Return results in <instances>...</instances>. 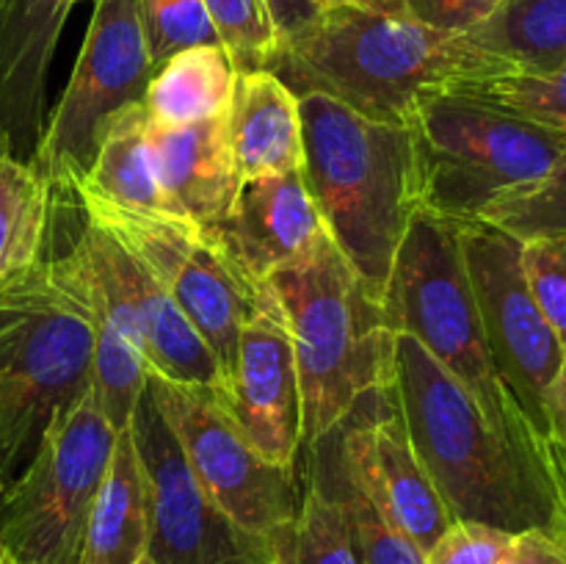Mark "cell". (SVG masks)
<instances>
[{
  "label": "cell",
  "mask_w": 566,
  "mask_h": 564,
  "mask_svg": "<svg viewBox=\"0 0 566 564\" xmlns=\"http://www.w3.org/2000/svg\"><path fill=\"white\" fill-rule=\"evenodd\" d=\"M387 382L409 442L453 523H484L506 534L531 529L558 534L547 470L503 440L473 396L412 335L392 332Z\"/></svg>",
  "instance_id": "cell-1"
},
{
  "label": "cell",
  "mask_w": 566,
  "mask_h": 564,
  "mask_svg": "<svg viewBox=\"0 0 566 564\" xmlns=\"http://www.w3.org/2000/svg\"><path fill=\"white\" fill-rule=\"evenodd\" d=\"M302 177L337 249L381 302L392 258L418 210L407 125L363 116L321 92H302Z\"/></svg>",
  "instance_id": "cell-2"
},
{
  "label": "cell",
  "mask_w": 566,
  "mask_h": 564,
  "mask_svg": "<svg viewBox=\"0 0 566 564\" xmlns=\"http://www.w3.org/2000/svg\"><path fill=\"white\" fill-rule=\"evenodd\" d=\"M296 94L321 92L363 116L407 125L420 94L490 81L495 70L459 33L412 17L329 3L269 66Z\"/></svg>",
  "instance_id": "cell-3"
},
{
  "label": "cell",
  "mask_w": 566,
  "mask_h": 564,
  "mask_svg": "<svg viewBox=\"0 0 566 564\" xmlns=\"http://www.w3.org/2000/svg\"><path fill=\"white\" fill-rule=\"evenodd\" d=\"M265 288L280 304L302 382V448L318 446L390 370L392 332L381 302L326 236Z\"/></svg>",
  "instance_id": "cell-4"
},
{
  "label": "cell",
  "mask_w": 566,
  "mask_h": 564,
  "mask_svg": "<svg viewBox=\"0 0 566 564\" xmlns=\"http://www.w3.org/2000/svg\"><path fill=\"white\" fill-rule=\"evenodd\" d=\"M390 332L412 335L464 390L492 429L523 457L545 468V446L486 348L479 307L464 269L459 221L418 208L409 219L381 293ZM547 470V468H545Z\"/></svg>",
  "instance_id": "cell-5"
},
{
  "label": "cell",
  "mask_w": 566,
  "mask_h": 564,
  "mask_svg": "<svg viewBox=\"0 0 566 564\" xmlns=\"http://www.w3.org/2000/svg\"><path fill=\"white\" fill-rule=\"evenodd\" d=\"M50 208L42 258L92 313L119 326L142 352L149 374L224 396L219 365L153 271L99 227L75 191L70 171L48 177Z\"/></svg>",
  "instance_id": "cell-6"
},
{
  "label": "cell",
  "mask_w": 566,
  "mask_h": 564,
  "mask_svg": "<svg viewBox=\"0 0 566 564\" xmlns=\"http://www.w3.org/2000/svg\"><path fill=\"white\" fill-rule=\"evenodd\" d=\"M94 318L44 258L0 288V473L31 462L44 429L92 387Z\"/></svg>",
  "instance_id": "cell-7"
},
{
  "label": "cell",
  "mask_w": 566,
  "mask_h": 564,
  "mask_svg": "<svg viewBox=\"0 0 566 564\" xmlns=\"http://www.w3.org/2000/svg\"><path fill=\"white\" fill-rule=\"evenodd\" d=\"M418 208L448 221H479L497 197L539 180L566 155L564 133L464 94H420L407 122Z\"/></svg>",
  "instance_id": "cell-8"
},
{
  "label": "cell",
  "mask_w": 566,
  "mask_h": 564,
  "mask_svg": "<svg viewBox=\"0 0 566 564\" xmlns=\"http://www.w3.org/2000/svg\"><path fill=\"white\" fill-rule=\"evenodd\" d=\"M64 171L72 175L86 213L153 271L155 280L199 332L219 365L224 401L235 376L241 330L271 302L269 288L254 282L241 269L216 232L182 216L122 208L88 191L81 171Z\"/></svg>",
  "instance_id": "cell-9"
},
{
  "label": "cell",
  "mask_w": 566,
  "mask_h": 564,
  "mask_svg": "<svg viewBox=\"0 0 566 564\" xmlns=\"http://www.w3.org/2000/svg\"><path fill=\"white\" fill-rule=\"evenodd\" d=\"M116 431L88 387L44 429L31 462L0 495L9 564H81L88 514Z\"/></svg>",
  "instance_id": "cell-10"
},
{
  "label": "cell",
  "mask_w": 566,
  "mask_h": 564,
  "mask_svg": "<svg viewBox=\"0 0 566 564\" xmlns=\"http://www.w3.org/2000/svg\"><path fill=\"white\" fill-rule=\"evenodd\" d=\"M147 390L205 492L243 531L263 540L282 564H293V534L302 503L296 470L265 459L210 387L149 374Z\"/></svg>",
  "instance_id": "cell-11"
},
{
  "label": "cell",
  "mask_w": 566,
  "mask_h": 564,
  "mask_svg": "<svg viewBox=\"0 0 566 564\" xmlns=\"http://www.w3.org/2000/svg\"><path fill=\"white\" fill-rule=\"evenodd\" d=\"M459 243L495 370L545 440V401L566 352L525 280L523 243L486 221H459Z\"/></svg>",
  "instance_id": "cell-12"
},
{
  "label": "cell",
  "mask_w": 566,
  "mask_h": 564,
  "mask_svg": "<svg viewBox=\"0 0 566 564\" xmlns=\"http://www.w3.org/2000/svg\"><path fill=\"white\" fill-rule=\"evenodd\" d=\"M94 14L77 53L70 83L28 160L53 177L64 169L86 171L103 122L125 105L144 103L155 75L142 0H94Z\"/></svg>",
  "instance_id": "cell-13"
},
{
  "label": "cell",
  "mask_w": 566,
  "mask_h": 564,
  "mask_svg": "<svg viewBox=\"0 0 566 564\" xmlns=\"http://www.w3.org/2000/svg\"><path fill=\"white\" fill-rule=\"evenodd\" d=\"M130 431L147 473V556L155 564H282L263 540L243 531L205 492L147 387Z\"/></svg>",
  "instance_id": "cell-14"
},
{
  "label": "cell",
  "mask_w": 566,
  "mask_h": 564,
  "mask_svg": "<svg viewBox=\"0 0 566 564\" xmlns=\"http://www.w3.org/2000/svg\"><path fill=\"white\" fill-rule=\"evenodd\" d=\"M332 431L352 473L385 506L392 523L420 551L429 553L451 529L453 518L409 442L390 382L385 379L376 390L365 393L348 418Z\"/></svg>",
  "instance_id": "cell-15"
},
{
  "label": "cell",
  "mask_w": 566,
  "mask_h": 564,
  "mask_svg": "<svg viewBox=\"0 0 566 564\" xmlns=\"http://www.w3.org/2000/svg\"><path fill=\"white\" fill-rule=\"evenodd\" d=\"M224 407L265 459L296 470L302 453V382L291 332L274 296L243 324Z\"/></svg>",
  "instance_id": "cell-16"
},
{
  "label": "cell",
  "mask_w": 566,
  "mask_h": 564,
  "mask_svg": "<svg viewBox=\"0 0 566 564\" xmlns=\"http://www.w3.org/2000/svg\"><path fill=\"white\" fill-rule=\"evenodd\" d=\"M210 232L260 285L276 271L310 258L326 238L302 169L243 180L227 219Z\"/></svg>",
  "instance_id": "cell-17"
},
{
  "label": "cell",
  "mask_w": 566,
  "mask_h": 564,
  "mask_svg": "<svg viewBox=\"0 0 566 564\" xmlns=\"http://www.w3.org/2000/svg\"><path fill=\"white\" fill-rule=\"evenodd\" d=\"M70 0H6L0 14V142L31 158L44 130V88Z\"/></svg>",
  "instance_id": "cell-18"
},
{
  "label": "cell",
  "mask_w": 566,
  "mask_h": 564,
  "mask_svg": "<svg viewBox=\"0 0 566 564\" xmlns=\"http://www.w3.org/2000/svg\"><path fill=\"white\" fill-rule=\"evenodd\" d=\"M149 149L158 186L171 213L216 230L230 213L241 188L224 114L188 125L149 122Z\"/></svg>",
  "instance_id": "cell-19"
},
{
  "label": "cell",
  "mask_w": 566,
  "mask_h": 564,
  "mask_svg": "<svg viewBox=\"0 0 566 564\" xmlns=\"http://www.w3.org/2000/svg\"><path fill=\"white\" fill-rule=\"evenodd\" d=\"M227 130L241 182L302 169L304 138L298 97L271 70L238 72L227 108Z\"/></svg>",
  "instance_id": "cell-20"
},
{
  "label": "cell",
  "mask_w": 566,
  "mask_h": 564,
  "mask_svg": "<svg viewBox=\"0 0 566 564\" xmlns=\"http://www.w3.org/2000/svg\"><path fill=\"white\" fill-rule=\"evenodd\" d=\"M149 547V487L130 426L116 431L88 514L81 564H138Z\"/></svg>",
  "instance_id": "cell-21"
},
{
  "label": "cell",
  "mask_w": 566,
  "mask_h": 564,
  "mask_svg": "<svg viewBox=\"0 0 566 564\" xmlns=\"http://www.w3.org/2000/svg\"><path fill=\"white\" fill-rule=\"evenodd\" d=\"M459 39L495 77L551 75L566 64V0H497Z\"/></svg>",
  "instance_id": "cell-22"
},
{
  "label": "cell",
  "mask_w": 566,
  "mask_h": 564,
  "mask_svg": "<svg viewBox=\"0 0 566 564\" xmlns=\"http://www.w3.org/2000/svg\"><path fill=\"white\" fill-rule=\"evenodd\" d=\"M147 127L149 116L144 103L125 105L111 114L99 127L92 166L81 171V180L88 191L122 208L171 213L155 177Z\"/></svg>",
  "instance_id": "cell-23"
},
{
  "label": "cell",
  "mask_w": 566,
  "mask_h": 564,
  "mask_svg": "<svg viewBox=\"0 0 566 564\" xmlns=\"http://www.w3.org/2000/svg\"><path fill=\"white\" fill-rule=\"evenodd\" d=\"M235 66L224 44H199L155 70L144 94V108L155 125H188L230 108Z\"/></svg>",
  "instance_id": "cell-24"
},
{
  "label": "cell",
  "mask_w": 566,
  "mask_h": 564,
  "mask_svg": "<svg viewBox=\"0 0 566 564\" xmlns=\"http://www.w3.org/2000/svg\"><path fill=\"white\" fill-rule=\"evenodd\" d=\"M304 453L310 457L307 473H313L340 501L363 564H426V553L392 523L385 506L352 473L335 431Z\"/></svg>",
  "instance_id": "cell-25"
},
{
  "label": "cell",
  "mask_w": 566,
  "mask_h": 564,
  "mask_svg": "<svg viewBox=\"0 0 566 564\" xmlns=\"http://www.w3.org/2000/svg\"><path fill=\"white\" fill-rule=\"evenodd\" d=\"M50 182L0 142V288L42 258Z\"/></svg>",
  "instance_id": "cell-26"
},
{
  "label": "cell",
  "mask_w": 566,
  "mask_h": 564,
  "mask_svg": "<svg viewBox=\"0 0 566 564\" xmlns=\"http://www.w3.org/2000/svg\"><path fill=\"white\" fill-rule=\"evenodd\" d=\"M479 221L497 227L520 243L566 238V155L539 180L497 197Z\"/></svg>",
  "instance_id": "cell-27"
},
{
  "label": "cell",
  "mask_w": 566,
  "mask_h": 564,
  "mask_svg": "<svg viewBox=\"0 0 566 564\" xmlns=\"http://www.w3.org/2000/svg\"><path fill=\"white\" fill-rule=\"evenodd\" d=\"M448 92L464 94L566 136V64L551 75L490 77V81L457 83Z\"/></svg>",
  "instance_id": "cell-28"
},
{
  "label": "cell",
  "mask_w": 566,
  "mask_h": 564,
  "mask_svg": "<svg viewBox=\"0 0 566 564\" xmlns=\"http://www.w3.org/2000/svg\"><path fill=\"white\" fill-rule=\"evenodd\" d=\"M293 564H363L340 501L313 473L302 487Z\"/></svg>",
  "instance_id": "cell-29"
},
{
  "label": "cell",
  "mask_w": 566,
  "mask_h": 564,
  "mask_svg": "<svg viewBox=\"0 0 566 564\" xmlns=\"http://www.w3.org/2000/svg\"><path fill=\"white\" fill-rule=\"evenodd\" d=\"M235 72L269 70L276 33L260 0H202Z\"/></svg>",
  "instance_id": "cell-30"
},
{
  "label": "cell",
  "mask_w": 566,
  "mask_h": 564,
  "mask_svg": "<svg viewBox=\"0 0 566 564\" xmlns=\"http://www.w3.org/2000/svg\"><path fill=\"white\" fill-rule=\"evenodd\" d=\"M142 20L155 70L188 48L221 44L202 0H142Z\"/></svg>",
  "instance_id": "cell-31"
},
{
  "label": "cell",
  "mask_w": 566,
  "mask_h": 564,
  "mask_svg": "<svg viewBox=\"0 0 566 564\" xmlns=\"http://www.w3.org/2000/svg\"><path fill=\"white\" fill-rule=\"evenodd\" d=\"M523 271L536 304L566 352V238L525 241Z\"/></svg>",
  "instance_id": "cell-32"
},
{
  "label": "cell",
  "mask_w": 566,
  "mask_h": 564,
  "mask_svg": "<svg viewBox=\"0 0 566 564\" xmlns=\"http://www.w3.org/2000/svg\"><path fill=\"white\" fill-rule=\"evenodd\" d=\"M512 536L484 523L457 520L426 553V564H501Z\"/></svg>",
  "instance_id": "cell-33"
},
{
  "label": "cell",
  "mask_w": 566,
  "mask_h": 564,
  "mask_svg": "<svg viewBox=\"0 0 566 564\" xmlns=\"http://www.w3.org/2000/svg\"><path fill=\"white\" fill-rule=\"evenodd\" d=\"M547 412V435L542 440L545 446V468L551 476L553 495H556V512H558V534L566 540V365L547 393L545 401Z\"/></svg>",
  "instance_id": "cell-34"
},
{
  "label": "cell",
  "mask_w": 566,
  "mask_h": 564,
  "mask_svg": "<svg viewBox=\"0 0 566 564\" xmlns=\"http://www.w3.org/2000/svg\"><path fill=\"white\" fill-rule=\"evenodd\" d=\"M497 0H407V14L446 33H462L490 14Z\"/></svg>",
  "instance_id": "cell-35"
},
{
  "label": "cell",
  "mask_w": 566,
  "mask_h": 564,
  "mask_svg": "<svg viewBox=\"0 0 566 564\" xmlns=\"http://www.w3.org/2000/svg\"><path fill=\"white\" fill-rule=\"evenodd\" d=\"M276 33V53L302 39L318 22L324 6L318 0H260Z\"/></svg>",
  "instance_id": "cell-36"
},
{
  "label": "cell",
  "mask_w": 566,
  "mask_h": 564,
  "mask_svg": "<svg viewBox=\"0 0 566 564\" xmlns=\"http://www.w3.org/2000/svg\"><path fill=\"white\" fill-rule=\"evenodd\" d=\"M501 564H566V540L553 531H523L512 536Z\"/></svg>",
  "instance_id": "cell-37"
},
{
  "label": "cell",
  "mask_w": 566,
  "mask_h": 564,
  "mask_svg": "<svg viewBox=\"0 0 566 564\" xmlns=\"http://www.w3.org/2000/svg\"><path fill=\"white\" fill-rule=\"evenodd\" d=\"M329 3L354 6V9H365V11H379V14H390V17H409L407 0H326V6Z\"/></svg>",
  "instance_id": "cell-38"
},
{
  "label": "cell",
  "mask_w": 566,
  "mask_h": 564,
  "mask_svg": "<svg viewBox=\"0 0 566 564\" xmlns=\"http://www.w3.org/2000/svg\"><path fill=\"white\" fill-rule=\"evenodd\" d=\"M3 490H6V479H3V473H0V495H3ZM0 564H9V558H6L3 536H0Z\"/></svg>",
  "instance_id": "cell-39"
},
{
  "label": "cell",
  "mask_w": 566,
  "mask_h": 564,
  "mask_svg": "<svg viewBox=\"0 0 566 564\" xmlns=\"http://www.w3.org/2000/svg\"><path fill=\"white\" fill-rule=\"evenodd\" d=\"M138 564H155V562H153V558H149V556H144L142 562H138Z\"/></svg>",
  "instance_id": "cell-40"
},
{
  "label": "cell",
  "mask_w": 566,
  "mask_h": 564,
  "mask_svg": "<svg viewBox=\"0 0 566 564\" xmlns=\"http://www.w3.org/2000/svg\"><path fill=\"white\" fill-rule=\"evenodd\" d=\"M3 6H6V0H0V14H3Z\"/></svg>",
  "instance_id": "cell-41"
},
{
  "label": "cell",
  "mask_w": 566,
  "mask_h": 564,
  "mask_svg": "<svg viewBox=\"0 0 566 564\" xmlns=\"http://www.w3.org/2000/svg\"><path fill=\"white\" fill-rule=\"evenodd\" d=\"M318 3H321V6H326V0H318Z\"/></svg>",
  "instance_id": "cell-42"
},
{
  "label": "cell",
  "mask_w": 566,
  "mask_h": 564,
  "mask_svg": "<svg viewBox=\"0 0 566 564\" xmlns=\"http://www.w3.org/2000/svg\"><path fill=\"white\" fill-rule=\"evenodd\" d=\"M70 3H72V6H75V3H77V0H70Z\"/></svg>",
  "instance_id": "cell-43"
}]
</instances>
